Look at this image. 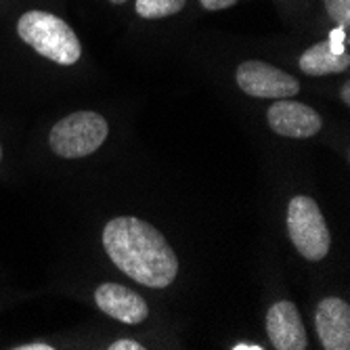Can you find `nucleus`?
I'll use <instances>...</instances> for the list:
<instances>
[{"label":"nucleus","mask_w":350,"mask_h":350,"mask_svg":"<svg viewBox=\"0 0 350 350\" xmlns=\"http://www.w3.org/2000/svg\"><path fill=\"white\" fill-rule=\"evenodd\" d=\"M269 124L271 129L281 135V137H290V139H308L314 137L321 131L323 120L319 111H314L312 107L290 101V99H277L269 107Z\"/></svg>","instance_id":"423d86ee"},{"label":"nucleus","mask_w":350,"mask_h":350,"mask_svg":"<svg viewBox=\"0 0 350 350\" xmlns=\"http://www.w3.org/2000/svg\"><path fill=\"white\" fill-rule=\"evenodd\" d=\"M314 327L323 348L348 350L350 348V306L340 298H325L317 306Z\"/></svg>","instance_id":"6e6552de"},{"label":"nucleus","mask_w":350,"mask_h":350,"mask_svg":"<svg viewBox=\"0 0 350 350\" xmlns=\"http://www.w3.org/2000/svg\"><path fill=\"white\" fill-rule=\"evenodd\" d=\"M145 346H141L135 340H118L109 346V350H143Z\"/></svg>","instance_id":"4468645a"},{"label":"nucleus","mask_w":350,"mask_h":350,"mask_svg":"<svg viewBox=\"0 0 350 350\" xmlns=\"http://www.w3.org/2000/svg\"><path fill=\"white\" fill-rule=\"evenodd\" d=\"M113 5H122V3H126V0H111Z\"/></svg>","instance_id":"a211bd4d"},{"label":"nucleus","mask_w":350,"mask_h":350,"mask_svg":"<svg viewBox=\"0 0 350 350\" xmlns=\"http://www.w3.org/2000/svg\"><path fill=\"white\" fill-rule=\"evenodd\" d=\"M350 66V53H334L329 42L312 44L308 51L300 57V70L306 76H327V74H340L346 72Z\"/></svg>","instance_id":"9d476101"},{"label":"nucleus","mask_w":350,"mask_h":350,"mask_svg":"<svg viewBox=\"0 0 350 350\" xmlns=\"http://www.w3.org/2000/svg\"><path fill=\"white\" fill-rule=\"evenodd\" d=\"M342 99H344L346 105L350 103V84L348 82H344V86H342Z\"/></svg>","instance_id":"f3484780"},{"label":"nucleus","mask_w":350,"mask_h":350,"mask_svg":"<svg viewBox=\"0 0 350 350\" xmlns=\"http://www.w3.org/2000/svg\"><path fill=\"white\" fill-rule=\"evenodd\" d=\"M0 160H3V149H0Z\"/></svg>","instance_id":"6ab92c4d"},{"label":"nucleus","mask_w":350,"mask_h":350,"mask_svg":"<svg viewBox=\"0 0 350 350\" xmlns=\"http://www.w3.org/2000/svg\"><path fill=\"white\" fill-rule=\"evenodd\" d=\"M109 133L103 116L94 111H76L59 120L51 131V147L57 155L76 160L97 151Z\"/></svg>","instance_id":"7ed1b4c3"},{"label":"nucleus","mask_w":350,"mask_h":350,"mask_svg":"<svg viewBox=\"0 0 350 350\" xmlns=\"http://www.w3.org/2000/svg\"><path fill=\"white\" fill-rule=\"evenodd\" d=\"M17 31L25 44L59 66H74L82 55L76 31L53 13H25L17 23Z\"/></svg>","instance_id":"f03ea898"},{"label":"nucleus","mask_w":350,"mask_h":350,"mask_svg":"<svg viewBox=\"0 0 350 350\" xmlns=\"http://www.w3.org/2000/svg\"><path fill=\"white\" fill-rule=\"evenodd\" d=\"M103 245L122 273L147 288H168L178 273V258L166 237L135 216L109 220Z\"/></svg>","instance_id":"f257e3e1"},{"label":"nucleus","mask_w":350,"mask_h":350,"mask_svg":"<svg viewBox=\"0 0 350 350\" xmlns=\"http://www.w3.org/2000/svg\"><path fill=\"white\" fill-rule=\"evenodd\" d=\"M288 233L306 260H321L329 252V229L325 218L312 198L298 196L290 202L288 208Z\"/></svg>","instance_id":"20e7f679"},{"label":"nucleus","mask_w":350,"mask_h":350,"mask_svg":"<svg viewBox=\"0 0 350 350\" xmlns=\"http://www.w3.org/2000/svg\"><path fill=\"white\" fill-rule=\"evenodd\" d=\"M17 350H53V346H49V344H25V346H17Z\"/></svg>","instance_id":"2eb2a0df"},{"label":"nucleus","mask_w":350,"mask_h":350,"mask_svg":"<svg viewBox=\"0 0 350 350\" xmlns=\"http://www.w3.org/2000/svg\"><path fill=\"white\" fill-rule=\"evenodd\" d=\"M200 3L206 11H222V9L233 7L237 0H200Z\"/></svg>","instance_id":"ddd939ff"},{"label":"nucleus","mask_w":350,"mask_h":350,"mask_svg":"<svg viewBox=\"0 0 350 350\" xmlns=\"http://www.w3.org/2000/svg\"><path fill=\"white\" fill-rule=\"evenodd\" d=\"M237 84L245 94L260 99H290L300 90L296 78L265 61H243L237 68Z\"/></svg>","instance_id":"39448f33"},{"label":"nucleus","mask_w":350,"mask_h":350,"mask_svg":"<svg viewBox=\"0 0 350 350\" xmlns=\"http://www.w3.org/2000/svg\"><path fill=\"white\" fill-rule=\"evenodd\" d=\"M187 0H137V15L143 19H162L183 11Z\"/></svg>","instance_id":"9b49d317"},{"label":"nucleus","mask_w":350,"mask_h":350,"mask_svg":"<svg viewBox=\"0 0 350 350\" xmlns=\"http://www.w3.org/2000/svg\"><path fill=\"white\" fill-rule=\"evenodd\" d=\"M325 9L338 27L346 29L350 27V0H325Z\"/></svg>","instance_id":"f8f14e48"},{"label":"nucleus","mask_w":350,"mask_h":350,"mask_svg":"<svg viewBox=\"0 0 350 350\" xmlns=\"http://www.w3.org/2000/svg\"><path fill=\"white\" fill-rule=\"evenodd\" d=\"M94 300H97V306L105 314L113 317V319L126 325H139L149 314L147 302L137 292L118 283H103L101 288L94 292Z\"/></svg>","instance_id":"1a4fd4ad"},{"label":"nucleus","mask_w":350,"mask_h":350,"mask_svg":"<svg viewBox=\"0 0 350 350\" xmlns=\"http://www.w3.org/2000/svg\"><path fill=\"white\" fill-rule=\"evenodd\" d=\"M267 334L277 350H304L308 346L300 312L290 300H279L269 308Z\"/></svg>","instance_id":"0eeeda50"},{"label":"nucleus","mask_w":350,"mask_h":350,"mask_svg":"<svg viewBox=\"0 0 350 350\" xmlns=\"http://www.w3.org/2000/svg\"><path fill=\"white\" fill-rule=\"evenodd\" d=\"M233 348L235 350H262V346H258V344H237Z\"/></svg>","instance_id":"dca6fc26"}]
</instances>
